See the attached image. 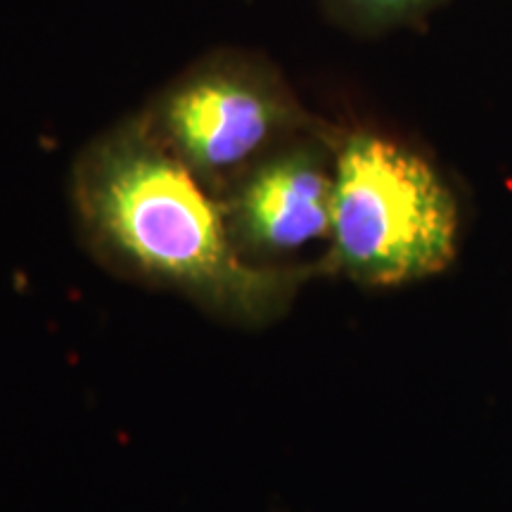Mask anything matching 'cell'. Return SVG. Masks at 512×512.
Segmentation results:
<instances>
[{
	"mask_svg": "<svg viewBox=\"0 0 512 512\" xmlns=\"http://www.w3.org/2000/svg\"><path fill=\"white\" fill-rule=\"evenodd\" d=\"M76 204L100 247L128 268L174 285L245 323L290 304L316 268H264L230 242L221 202L145 119L114 128L76 166Z\"/></svg>",
	"mask_w": 512,
	"mask_h": 512,
	"instance_id": "6da1fadb",
	"label": "cell"
},
{
	"mask_svg": "<svg viewBox=\"0 0 512 512\" xmlns=\"http://www.w3.org/2000/svg\"><path fill=\"white\" fill-rule=\"evenodd\" d=\"M325 268L375 287L444 271L456 256V197L411 147L370 131L337 145Z\"/></svg>",
	"mask_w": 512,
	"mask_h": 512,
	"instance_id": "7a4b0ae2",
	"label": "cell"
},
{
	"mask_svg": "<svg viewBox=\"0 0 512 512\" xmlns=\"http://www.w3.org/2000/svg\"><path fill=\"white\" fill-rule=\"evenodd\" d=\"M145 121L192 174L223 192L268 152L316 128L278 69L245 50H216L192 64Z\"/></svg>",
	"mask_w": 512,
	"mask_h": 512,
	"instance_id": "3957f363",
	"label": "cell"
},
{
	"mask_svg": "<svg viewBox=\"0 0 512 512\" xmlns=\"http://www.w3.org/2000/svg\"><path fill=\"white\" fill-rule=\"evenodd\" d=\"M332 197L335 164L325 145L313 133L294 138L226 190L221 207L230 242L247 261L297 252L330 235Z\"/></svg>",
	"mask_w": 512,
	"mask_h": 512,
	"instance_id": "277c9868",
	"label": "cell"
},
{
	"mask_svg": "<svg viewBox=\"0 0 512 512\" xmlns=\"http://www.w3.org/2000/svg\"><path fill=\"white\" fill-rule=\"evenodd\" d=\"M441 3L444 0H323L325 10L337 24L358 34H380L413 24Z\"/></svg>",
	"mask_w": 512,
	"mask_h": 512,
	"instance_id": "5b68a950",
	"label": "cell"
}]
</instances>
